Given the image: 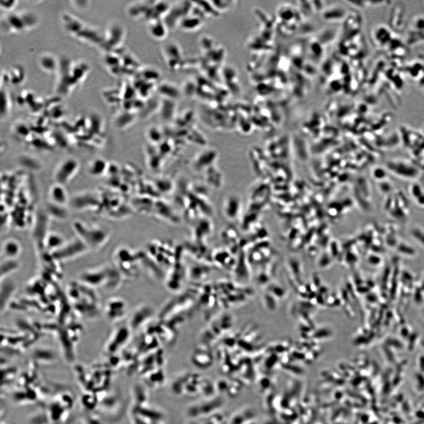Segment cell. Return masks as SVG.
<instances>
[{"label":"cell","mask_w":424,"mask_h":424,"mask_svg":"<svg viewBox=\"0 0 424 424\" xmlns=\"http://www.w3.org/2000/svg\"><path fill=\"white\" fill-rule=\"evenodd\" d=\"M50 196L51 201L57 205H63L67 202V193L60 184H56L51 188Z\"/></svg>","instance_id":"cell-11"},{"label":"cell","mask_w":424,"mask_h":424,"mask_svg":"<svg viewBox=\"0 0 424 424\" xmlns=\"http://www.w3.org/2000/svg\"><path fill=\"white\" fill-rule=\"evenodd\" d=\"M90 71L91 67L84 61L60 58L55 88L57 94L60 97L70 95L84 81Z\"/></svg>","instance_id":"cell-1"},{"label":"cell","mask_w":424,"mask_h":424,"mask_svg":"<svg viewBox=\"0 0 424 424\" xmlns=\"http://www.w3.org/2000/svg\"><path fill=\"white\" fill-rule=\"evenodd\" d=\"M39 22V17L34 12H13L2 19V27L6 33L20 34L33 29Z\"/></svg>","instance_id":"cell-3"},{"label":"cell","mask_w":424,"mask_h":424,"mask_svg":"<svg viewBox=\"0 0 424 424\" xmlns=\"http://www.w3.org/2000/svg\"><path fill=\"white\" fill-rule=\"evenodd\" d=\"M44 241L47 243L48 249L55 251L60 249L64 244L63 238L57 234H52L47 236Z\"/></svg>","instance_id":"cell-12"},{"label":"cell","mask_w":424,"mask_h":424,"mask_svg":"<svg viewBox=\"0 0 424 424\" xmlns=\"http://www.w3.org/2000/svg\"><path fill=\"white\" fill-rule=\"evenodd\" d=\"M78 167V162L73 158H68L61 162L55 172L54 178L57 184L61 185L67 184L76 174Z\"/></svg>","instance_id":"cell-6"},{"label":"cell","mask_w":424,"mask_h":424,"mask_svg":"<svg viewBox=\"0 0 424 424\" xmlns=\"http://www.w3.org/2000/svg\"><path fill=\"white\" fill-rule=\"evenodd\" d=\"M19 265L16 260H5L4 264H2V277L5 275V277L8 276L12 272L15 271L18 268Z\"/></svg>","instance_id":"cell-15"},{"label":"cell","mask_w":424,"mask_h":424,"mask_svg":"<svg viewBox=\"0 0 424 424\" xmlns=\"http://www.w3.org/2000/svg\"><path fill=\"white\" fill-rule=\"evenodd\" d=\"M20 244L16 240L9 239L2 246V254L5 260H16L20 253Z\"/></svg>","instance_id":"cell-9"},{"label":"cell","mask_w":424,"mask_h":424,"mask_svg":"<svg viewBox=\"0 0 424 424\" xmlns=\"http://www.w3.org/2000/svg\"><path fill=\"white\" fill-rule=\"evenodd\" d=\"M19 2L15 1V0H1L0 4H1V9L4 10L5 11L10 12L15 9Z\"/></svg>","instance_id":"cell-16"},{"label":"cell","mask_w":424,"mask_h":424,"mask_svg":"<svg viewBox=\"0 0 424 424\" xmlns=\"http://www.w3.org/2000/svg\"><path fill=\"white\" fill-rule=\"evenodd\" d=\"M149 31L154 39L161 40L166 37L167 34V29L166 23L160 22L158 19L150 22L149 26Z\"/></svg>","instance_id":"cell-10"},{"label":"cell","mask_w":424,"mask_h":424,"mask_svg":"<svg viewBox=\"0 0 424 424\" xmlns=\"http://www.w3.org/2000/svg\"><path fill=\"white\" fill-rule=\"evenodd\" d=\"M61 20L66 32L75 39L93 46H102L103 34L99 29L68 13H63Z\"/></svg>","instance_id":"cell-2"},{"label":"cell","mask_w":424,"mask_h":424,"mask_svg":"<svg viewBox=\"0 0 424 424\" xmlns=\"http://www.w3.org/2000/svg\"><path fill=\"white\" fill-rule=\"evenodd\" d=\"M124 30L121 26L116 24L108 27L103 34V41L102 47L106 52L115 51L123 41Z\"/></svg>","instance_id":"cell-5"},{"label":"cell","mask_w":424,"mask_h":424,"mask_svg":"<svg viewBox=\"0 0 424 424\" xmlns=\"http://www.w3.org/2000/svg\"><path fill=\"white\" fill-rule=\"evenodd\" d=\"M106 163L104 160L96 159L89 164V173L93 176H100L104 173Z\"/></svg>","instance_id":"cell-14"},{"label":"cell","mask_w":424,"mask_h":424,"mask_svg":"<svg viewBox=\"0 0 424 424\" xmlns=\"http://www.w3.org/2000/svg\"><path fill=\"white\" fill-rule=\"evenodd\" d=\"M38 65L41 70L47 74H57L60 65V59L53 54H41L38 59Z\"/></svg>","instance_id":"cell-8"},{"label":"cell","mask_w":424,"mask_h":424,"mask_svg":"<svg viewBox=\"0 0 424 424\" xmlns=\"http://www.w3.org/2000/svg\"><path fill=\"white\" fill-rule=\"evenodd\" d=\"M74 228L80 235V239L87 247L98 248L108 238V233L99 227H89L81 223H75Z\"/></svg>","instance_id":"cell-4"},{"label":"cell","mask_w":424,"mask_h":424,"mask_svg":"<svg viewBox=\"0 0 424 424\" xmlns=\"http://www.w3.org/2000/svg\"><path fill=\"white\" fill-rule=\"evenodd\" d=\"M26 74L25 69L20 65H14L9 70L3 72L2 74V83L20 86L25 81Z\"/></svg>","instance_id":"cell-7"},{"label":"cell","mask_w":424,"mask_h":424,"mask_svg":"<svg viewBox=\"0 0 424 424\" xmlns=\"http://www.w3.org/2000/svg\"><path fill=\"white\" fill-rule=\"evenodd\" d=\"M12 108V103L10 101V96L6 89L2 88L1 93V116L2 119L3 117H6L9 115L10 109Z\"/></svg>","instance_id":"cell-13"}]
</instances>
